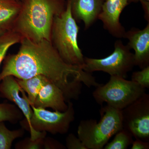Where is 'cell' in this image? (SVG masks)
Masks as SVG:
<instances>
[{"label":"cell","instance_id":"7402d4cb","mask_svg":"<svg viewBox=\"0 0 149 149\" xmlns=\"http://www.w3.org/2000/svg\"><path fill=\"white\" fill-rule=\"evenodd\" d=\"M66 148L68 149H87L78 137L70 133L66 139Z\"/></svg>","mask_w":149,"mask_h":149},{"label":"cell","instance_id":"8fae6325","mask_svg":"<svg viewBox=\"0 0 149 149\" xmlns=\"http://www.w3.org/2000/svg\"><path fill=\"white\" fill-rule=\"evenodd\" d=\"M127 46L135 51L134 64L141 69L149 66V22L144 29L132 28L125 32Z\"/></svg>","mask_w":149,"mask_h":149},{"label":"cell","instance_id":"5b68a950","mask_svg":"<svg viewBox=\"0 0 149 149\" xmlns=\"http://www.w3.org/2000/svg\"><path fill=\"white\" fill-rule=\"evenodd\" d=\"M96 88L93 95L98 104L102 105L105 102L120 110L146 93V88L137 83L117 76H111L107 83Z\"/></svg>","mask_w":149,"mask_h":149},{"label":"cell","instance_id":"603a6c76","mask_svg":"<svg viewBox=\"0 0 149 149\" xmlns=\"http://www.w3.org/2000/svg\"><path fill=\"white\" fill-rule=\"evenodd\" d=\"M131 149H149V142L142 141L139 139H136L131 144Z\"/></svg>","mask_w":149,"mask_h":149},{"label":"cell","instance_id":"9a60e30c","mask_svg":"<svg viewBox=\"0 0 149 149\" xmlns=\"http://www.w3.org/2000/svg\"><path fill=\"white\" fill-rule=\"evenodd\" d=\"M16 79L20 87L27 93V97L31 105L34 104L42 88L48 82H50L47 77L42 75H36L24 80Z\"/></svg>","mask_w":149,"mask_h":149},{"label":"cell","instance_id":"4316f807","mask_svg":"<svg viewBox=\"0 0 149 149\" xmlns=\"http://www.w3.org/2000/svg\"><path fill=\"white\" fill-rule=\"evenodd\" d=\"M104 1H105V0H104Z\"/></svg>","mask_w":149,"mask_h":149},{"label":"cell","instance_id":"cb8c5ba5","mask_svg":"<svg viewBox=\"0 0 149 149\" xmlns=\"http://www.w3.org/2000/svg\"><path fill=\"white\" fill-rule=\"evenodd\" d=\"M141 3L145 13V17L149 22V1H142Z\"/></svg>","mask_w":149,"mask_h":149},{"label":"cell","instance_id":"e0dca14e","mask_svg":"<svg viewBox=\"0 0 149 149\" xmlns=\"http://www.w3.org/2000/svg\"><path fill=\"white\" fill-rule=\"evenodd\" d=\"M22 38L12 29L7 30L0 35V65L5 58L9 49L13 45L20 43Z\"/></svg>","mask_w":149,"mask_h":149},{"label":"cell","instance_id":"2e32d148","mask_svg":"<svg viewBox=\"0 0 149 149\" xmlns=\"http://www.w3.org/2000/svg\"><path fill=\"white\" fill-rule=\"evenodd\" d=\"M24 134L23 129L10 130L6 127L3 121L0 122V149H10L14 141L22 137Z\"/></svg>","mask_w":149,"mask_h":149},{"label":"cell","instance_id":"4fadbf2b","mask_svg":"<svg viewBox=\"0 0 149 149\" xmlns=\"http://www.w3.org/2000/svg\"><path fill=\"white\" fill-rule=\"evenodd\" d=\"M104 0H70L71 13L75 20L84 22L88 29L98 19Z\"/></svg>","mask_w":149,"mask_h":149},{"label":"cell","instance_id":"d6986e66","mask_svg":"<svg viewBox=\"0 0 149 149\" xmlns=\"http://www.w3.org/2000/svg\"><path fill=\"white\" fill-rule=\"evenodd\" d=\"M23 114L15 105L0 104V122L9 121L15 123L22 118Z\"/></svg>","mask_w":149,"mask_h":149},{"label":"cell","instance_id":"ac0fdd59","mask_svg":"<svg viewBox=\"0 0 149 149\" xmlns=\"http://www.w3.org/2000/svg\"><path fill=\"white\" fill-rule=\"evenodd\" d=\"M133 136L131 133L123 128L115 135L113 140L107 143L104 147V149H126L133 143Z\"/></svg>","mask_w":149,"mask_h":149},{"label":"cell","instance_id":"484cf974","mask_svg":"<svg viewBox=\"0 0 149 149\" xmlns=\"http://www.w3.org/2000/svg\"><path fill=\"white\" fill-rule=\"evenodd\" d=\"M7 31V30L0 26V35L3 34L4 33H5Z\"/></svg>","mask_w":149,"mask_h":149},{"label":"cell","instance_id":"52a82bcc","mask_svg":"<svg viewBox=\"0 0 149 149\" xmlns=\"http://www.w3.org/2000/svg\"><path fill=\"white\" fill-rule=\"evenodd\" d=\"M67 103V109L63 112L51 111L31 105L33 110L31 119L32 128L38 132H47L53 135L67 133L70 124L74 120L75 111L72 102Z\"/></svg>","mask_w":149,"mask_h":149},{"label":"cell","instance_id":"3957f363","mask_svg":"<svg viewBox=\"0 0 149 149\" xmlns=\"http://www.w3.org/2000/svg\"><path fill=\"white\" fill-rule=\"evenodd\" d=\"M79 27L72 14L68 0L64 10L54 19L51 42L68 64L83 68L85 57L78 44Z\"/></svg>","mask_w":149,"mask_h":149},{"label":"cell","instance_id":"6da1fadb","mask_svg":"<svg viewBox=\"0 0 149 149\" xmlns=\"http://www.w3.org/2000/svg\"><path fill=\"white\" fill-rule=\"evenodd\" d=\"M20 43L18 52L5 60L0 82L9 75L21 80L43 75L62 91L66 102L79 99L83 84L89 88L101 85L91 73L65 63L50 41L22 38Z\"/></svg>","mask_w":149,"mask_h":149},{"label":"cell","instance_id":"9c48e42d","mask_svg":"<svg viewBox=\"0 0 149 149\" xmlns=\"http://www.w3.org/2000/svg\"><path fill=\"white\" fill-rule=\"evenodd\" d=\"M0 83V97L8 99L13 102L21 111L25 117L26 128H28L30 133V139L35 140L44 138L46 136V132H38L32 128L31 125V119L33 110L25 92L19 85L16 78L11 75L4 77Z\"/></svg>","mask_w":149,"mask_h":149},{"label":"cell","instance_id":"7a4b0ae2","mask_svg":"<svg viewBox=\"0 0 149 149\" xmlns=\"http://www.w3.org/2000/svg\"><path fill=\"white\" fill-rule=\"evenodd\" d=\"M65 7L60 0H24L11 29L22 38L51 42L54 19Z\"/></svg>","mask_w":149,"mask_h":149},{"label":"cell","instance_id":"5bb4252c","mask_svg":"<svg viewBox=\"0 0 149 149\" xmlns=\"http://www.w3.org/2000/svg\"><path fill=\"white\" fill-rule=\"evenodd\" d=\"M21 4L17 0H0V26L11 29L18 15Z\"/></svg>","mask_w":149,"mask_h":149},{"label":"cell","instance_id":"ffe728a7","mask_svg":"<svg viewBox=\"0 0 149 149\" xmlns=\"http://www.w3.org/2000/svg\"><path fill=\"white\" fill-rule=\"evenodd\" d=\"M132 81L145 88H149V66L133 72Z\"/></svg>","mask_w":149,"mask_h":149},{"label":"cell","instance_id":"44dd1931","mask_svg":"<svg viewBox=\"0 0 149 149\" xmlns=\"http://www.w3.org/2000/svg\"><path fill=\"white\" fill-rule=\"evenodd\" d=\"M44 139L40 138L35 140L29 139H24L17 144L16 148L33 149H42L44 148Z\"/></svg>","mask_w":149,"mask_h":149},{"label":"cell","instance_id":"30bf717a","mask_svg":"<svg viewBox=\"0 0 149 149\" xmlns=\"http://www.w3.org/2000/svg\"><path fill=\"white\" fill-rule=\"evenodd\" d=\"M129 4L128 0H105L98 18L103 23L104 27L116 38H124L125 31L119 18L121 13Z\"/></svg>","mask_w":149,"mask_h":149},{"label":"cell","instance_id":"d4e9b609","mask_svg":"<svg viewBox=\"0 0 149 149\" xmlns=\"http://www.w3.org/2000/svg\"><path fill=\"white\" fill-rule=\"evenodd\" d=\"M142 1H149V0H128V3L132 2H141Z\"/></svg>","mask_w":149,"mask_h":149},{"label":"cell","instance_id":"ba28073f","mask_svg":"<svg viewBox=\"0 0 149 149\" xmlns=\"http://www.w3.org/2000/svg\"><path fill=\"white\" fill-rule=\"evenodd\" d=\"M123 128L135 139L149 142V95L145 93L121 110Z\"/></svg>","mask_w":149,"mask_h":149},{"label":"cell","instance_id":"7c38bea8","mask_svg":"<svg viewBox=\"0 0 149 149\" xmlns=\"http://www.w3.org/2000/svg\"><path fill=\"white\" fill-rule=\"evenodd\" d=\"M66 103L62 91L49 82L41 89L32 106L43 109L51 108L54 111L63 112L68 107Z\"/></svg>","mask_w":149,"mask_h":149},{"label":"cell","instance_id":"277c9868","mask_svg":"<svg viewBox=\"0 0 149 149\" xmlns=\"http://www.w3.org/2000/svg\"><path fill=\"white\" fill-rule=\"evenodd\" d=\"M98 122L94 119L80 121L77 136L87 149H103L109 139L123 129L121 110L107 105L100 111Z\"/></svg>","mask_w":149,"mask_h":149},{"label":"cell","instance_id":"8992f818","mask_svg":"<svg viewBox=\"0 0 149 149\" xmlns=\"http://www.w3.org/2000/svg\"><path fill=\"white\" fill-rule=\"evenodd\" d=\"M130 50L120 40H117L115 42L114 51L106 57L102 58L85 57L83 69L89 73L102 71L111 76L125 78L127 73L135 66L134 54L130 52Z\"/></svg>","mask_w":149,"mask_h":149}]
</instances>
